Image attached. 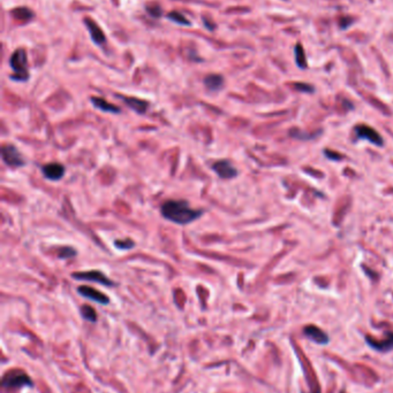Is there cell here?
Instances as JSON below:
<instances>
[{
    "instance_id": "6da1fadb",
    "label": "cell",
    "mask_w": 393,
    "mask_h": 393,
    "mask_svg": "<svg viewBox=\"0 0 393 393\" xmlns=\"http://www.w3.org/2000/svg\"><path fill=\"white\" fill-rule=\"evenodd\" d=\"M161 215L176 224H189L203 215L201 209L191 208L186 200H168L160 208Z\"/></svg>"
},
{
    "instance_id": "5bb4252c",
    "label": "cell",
    "mask_w": 393,
    "mask_h": 393,
    "mask_svg": "<svg viewBox=\"0 0 393 393\" xmlns=\"http://www.w3.org/2000/svg\"><path fill=\"white\" fill-rule=\"evenodd\" d=\"M118 97L121 98L125 104H126L128 107H131V110L136 112V113L144 114L148 110V106H149V104H148L147 101L142 100V99L134 97H125V95H118Z\"/></svg>"
},
{
    "instance_id": "5b68a950",
    "label": "cell",
    "mask_w": 393,
    "mask_h": 393,
    "mask_svg": "<svg viewBox=\"0 0 393 393\" xmlns=\"http://www.w3.org/2000/svg\"><path fill=\"white\" fill-rule=\"evenodd\" d=\"M294 346H295L296 353H298L300 361H301L302 366H303V370H305L307 381H308V383H309L310 391H312V393H321V390H319V384H318V382H317V377H316L315 371H314V369L312 367V363L307 360L306 355L303 354L301 349H299L298 346H296L295 344H294Z\"/></svg>"
},
{
    "instance_id": "3957f363",
    "label": "cell",
    "mask_w": 393,
    "mask_h": 393,
    "mask_svg": "<svg viewBox=\"0 0 393 393\" xmlns=\"http://www.w3.org/2000/svg\"><path fill=\"white\" fill-rule=\"evenodd\" d=\"M2 386L11 389L22 388V386H30V388H32L34 383H32L31 378L28 375H26L25 372L15 370L6 374L4 379H2Z\"/></svg>"
},
{
    "instance_id": "d6986e66",
    "label": "cell",
    "mask_w": 393,
    "mask_h": 393,
    "mask_svg": "<svg viewBox=\"0 0 393 393\" xmlns=\"http://www.w3.org/2000/svg\"><path fill=\"white\" fill-rule=\"evenodd\" d=\"M295 61H296V65H298L299 68L306 69L307 67H308L305 49H303V46L300 44V43L299 44H296V46H295Z\"/></svg>"
},
{
    "instance_id": "44dd1931",
    "label": "cell",
    "mask_w": 393,
    "mask_h": 393,
    "mask_svg": "<svg viewBox=\"0 0 393 393\" xmlns=\"http://www.w3.org/2000/svg\"><path fill=\"white\" fill-rule=\"evenodd\" d=\"M167 18L170 19L171 21H173V22L178 23V24L190 25V22L188 21V20L186 19V16L183 15V14H181V13H179V12H176V11H174V12L168 13Z\"/></svg>"
},
{
    "instance_id": "7402d4cb",
    "label": "cell",
    "mask_w": 393,
    "mask_h": 393,
    "mask_svg": "<svg viewBox=\"0 0 393 393\" xmlns=\"http://www.w3.org/2000/svg\"><path fill=\"white\" fill-rule=\"evenodd\" d=\"M289 85L294 89V90L301 92H314V90H315L313 85L302 83V82H294V83H290Z\"/></svg>"
},
{
    "instance_id": "4fadbf2b",
    "label": "cell",
    "mask_w": 393,
    "mask_h": 393,
    "mask_svg": "<svg viewBox=\"0 0 393 393\" xmlns=\"http://www.w3.org/2000/svg\"><path fill=\"white\" fill-rule=\"evenodd\" d=\"M303 332H305L307 337H309L310 339L318 343V344H326L329 342L328 335L323 330L317 328L315 325H307L305 330H303Z\"/></svg>"
},
{
    "instance_id": "83f0119b",
    "label": "cell",
    "mask_w": 393,
    "mask_h": 393,
    "mask_svg": "<svg viewBox=\"0 0 393 393\" xmlns=\"http://www.w3.org/2000/svg\"><path fill=\"white\" fill-rule=\"evenodd\" d=\"M353 22H354V20L351 18H342V19H340L339 25L341 29H347Z\"/></svg>"
},
{
    "instance_id": "603a6c76",
    "label": "cell",
    "mask_w": 393,
    "mask_h": 393,
    "mask_svg": "<svg viewBox=\"0 0 393 393\" xmlns=\"http://www.w3.org/2000/svg\"><path fill=\"white\" fill-rule=\"evenodd\" d=\"M75 254H77V251L72 249V247H62V249L59 251L58 255L59 257H61V259H68V257L74 256Z\"/></svg>"
},
{
    "instance_id": "8992f818",
    "label": "cell",
    "mask_w": 393,
    "mask_h": 393,
    "mask_svg": "<svg viewBox=\"0 0 393 393\" xmlns=\"http://www.w3.org/2000/svg\"><path fill=\"white\" fill-rule=\"evenodd\" d=\"M351 206H352V198L349 196H342L338 201H337L332 217L333 226L338 227L341 224L343 219H345L346 214H347L348 210L351 209Z\"/></svg>"
},
{
    "instance_id": "9c48e42d",
    "label": "cell",
    "mask_w": 393,
    "mask_h": 393,
    "mask_svg": "<svg viewBox=\"0 0 393 393\" xmlns=\"http://www.w3.org/2000/svg\"><path fill=\"white\" fill-rule=\"evenodd\" d=\"M212 169L223 180H231L237 175V170L230 161L220 160L212 164Z\"/></svg>"
},
{
    "instance_id": "e0dca14e",
    "label": "cell",
    "mask_w": 393,
    "mask_h": 393,
    "mask_svg": "<svg viewBox=\"0 0 393 393\" xmlns=\"http://www.w3.org/2000/svg\"><path fill=\"white\" fill-rule=\"evenodd\" d=\"M90 100L96 108H98V110L103 112H107V113H119V112H120V108L110 104V102H107L103 98L92 97Z\"/></svg>"
},
{
    "instance_id": "4316f807",
    "label": "cell",
    "mask_w": 393,
    "mask_h": 393,
    "mask_svg": "<svg viewBox=\"0 0 393 393\" xmlns=\"http://www.w3.org/2000/svg\"><path fill=\"white\" fill-rule=\"evenodd\" d=\"M303 170H305L306 173H308V174H310V175H313V176H315V177L322 178L323 176H324V174H323L322 171L314 169V168H312V167H303Z\"/></svg>"
},
{
    "instance_id": "484cf974",
    "label": "cell",
    "mask_w": 393,
    "mask_h": 393,
    "mask_svg": "<svg viewBox=\"0 0 393 393\" xmlns=\"http://www.w3.org/2000/svg\"><path fill=\"white\" fill-rule=\"evenodd\" d=\"M324 154L329 158L330 160H335V161H340V160H342L343 158H345L342 154L338 153V152L332 151V150H328V148H326V150H324Z\"/></svg>"
},
{
    "instance_id": "8fae6325",
    "label": "cell",
    "mask_w": 393,
    "mask_h": 393,
    "mask_svg": "<svg viewBox=\"0 0 393 393\" xmlns=\"http://www.w3.org/2000/svg\"><path fill=\"white\" fill-rule=\"evenodd\" d=\"M84 23H85V25H87L88 31L90 32L92 42L97 45L105 44V42H106V37H105L104 31L100 28V25H98L97 23L94 21V20H91L89 18L84 19Z\"/></svg>"
},
{
    "instance_id": "52a82bcc",
    "label": "cell",
    "mask_w": 393,
    "mask_h": 393,
    "mask_svg": "<svg viewBox=\"0 0 393 393\" xmlns=\"http://www.w3.org/2000/svg\"><path fill=\"white\" fill-rule=\"evenodd\" d=\"M354 134L356 135V137L358 138L369 140L370 143L377 145V146H382V145L384 144L381 135H379L377 131L375 130V129L369 127V125H366V124L356 125L354 129Z\"/></svg>"
},
{
    "instance_id": "277c9868",
    "label": "cell",
    "mask_w": 393,
    "mask_h": 393,
    "mask_svg": "<svg viewBox=\"0 0 393 393\" xmlns=\"http://www.w3.org/2000/svg\"><path fill=\"white\" fill-rule=\"evenodd\" d=\"M1 157L4 162L12 168L23 167L26 164L25 158L22 157V154L14 145H5L1 150Z\"/></svg>"
},
{
    "instance_id": "d4e9b609",
    "label": "cell",
    "mask_w": 393,
    "mask_h": 393,
    "mask_svg": "<svg viewBox=\"0 0 393 393\" xmlns=\"http://www.w3.org/2000/svg\"><path fill=\"white\" fill-rule=\"evenodd\" d=\"M147 12L153 16V18H160L163 12H161V8L158 5H148L147 6Z\"/></svg>"
},
{
    "instance_id": "f1b7e54d",
    "label": "cell",
    "mask_w": 393,
    "mask_h": 393,
    "mask_svg": "<svg viewBox=\"0 0 393 393\" xmlns=\"http://www.w3.org/2000/svg\"><path fill=\"white\" fill-rule=\"evenodd\" d=\"M363 269H365V272H366L367 274H368V275L370 276L372 279H375V280H377V279H378V275H377V274H376V273H372V272H371V269H369L368 267H367V266H363Z\"/></svg>"
},
{
    "instance_id": "ba28073f",
    "label": "cell",
    "mask_w": 393,
    "mask_h": 393,
    "mask_svg": "<svg viewBox=\"0 0 393 393\" xmlns=\"http://www.w3.org/2000/svg\"><path fill=\"white\" fill-rule=\"evenodd\" d=\"M72 277L78 280H91V282H97L100 284H103L105 286L115 285L110 278H107L103 273L98 272V270H91V272L88 273H74L72 274Z\"/></svg>"
},
{
    "instance_id": "ffe728a7",
    "label": "cell",
    "mask_w": 393,
    "mask_h": 393,
    "mask_svg": "<svg viewBox=\"0 0 393 393\" xmlns=\"http://www.w3.org/2000/svg\"><path fill=\"white\" fill-rule=\"evenodd\" d=\"M81 315L84 320H87L89 322H96L97 321V313L96 310L92 308V307L84 305L81 307Z\"/></svg>"
},
{
    "instance_id": "2e32d148",
    "label": "cell",
    "mask_w": 393,
    "mask_h": 393,
    "mask_svg": "<svg viewBox=\"0 0 393 393\" xmlns=\"http://www.w3.org/2000/svg\"><path fill=\"white\" fill-rule=\"evenodd\" d=\"M204 84L210 91H218L223 88L224 77L218 74H210L204 78Z\"/></svg>"
},
{
    "instance_id": "30bf717a",
    "label": "cell",
    "mask_w": 393,
    "mask_h": 393,
    "mask_svg": "<svg viewBox=\"0 0 393 393\" xmlns=\"http://www.w3.org/2000/svg\"><path fill=\"white\" fill-rule=\"evenodd\" d=\"M78 292L80 293L81 296H83L84 298L90 299L92 301L102 303V305H107L110 302V299H108L107 296H105L104 293H102L98 290L92 289V287L89 286H80L78 289Z\"/></svg>"
},
{
    "instance_id": "ac0fdd59",
    "label": "cell",
    "mask_w": 393,
    "mask_h": 393,
    "mask_svg": "<svg viewBox=\"0 0 393 393\" xmlns=\"http://www.w3.org/2000/svg\"><path fill=\"white\" fill-rule=\"evenodd\" d=\"M12 14L16 20H19V21H29V20H31L32 16H34V13L27 7H18L13 9Z\"/></svg>"
},
{
    "instance_id": "9a60e30c",
    "label": "cell",
    "mask_w": 393,
    "mask_h": 393,
    "mask_svg": "<svg viewBox=\"0 0 393 393\" xmlns=\"http://www.w3.org/2000/svg\"><path fill=\"white\" fill-rule=\"evenodd\" d=\"M367 342L372 347L378 349V351H389V349H393V333H389L388 337L383 340H377L375 338H371L370 336L367 337Z\"/></svg>"
},
{
    "instance_id": "cb8c5ba5",
    "label": "cell",
    "mask_w": 393,
    "mask_h": 393,
    "mask_svg": "<svg viewBox=\"0 0 393 393\" xmlns=\"http://www.w3.org/2000/svg\"><path fill=\"white\" fill-rule=\"evenodd\" d=\"M115 246L118 247V249H121V250H130L131 247H134V242L131 239H125V240H115Z\"/></svg>"
},
{
    "instance_id": "7a4b0ae2",
    "label": "cell",
    "mask_w": 393,
    "mask_h": 393,
    "mask_svg": "<svg viewBox=\"0 0 393 393\" xmlns=\"http://www.w3.org/2000/svg\"><path fill=\"white\" fill-rule=\"evenodd\" d=\"M9 65H11L13 71H14V75H12L13 80L20 82H25L28 80V61L25 49H16L14 53L12 54L11 59H9Z\"/></svg>"
},
{
    "instance_id": "7c38bea8",
    "label": "cell",
    "mask_w": 393,
    "mask_h": 393,
    "mask_svg": "<svg viewBox=\"0 0 393 393\" xmlns=\"http://www.w3.org/2000/svg\"><path fill=\"white\" fill-rule=\"evenodd\" d=\"M42 173L50 181H59L65 175V167L58 162L49 163L43 166Z\"/></svg>"
}]
</instances>
